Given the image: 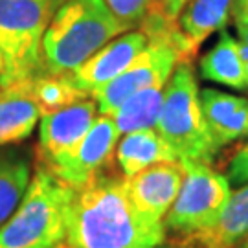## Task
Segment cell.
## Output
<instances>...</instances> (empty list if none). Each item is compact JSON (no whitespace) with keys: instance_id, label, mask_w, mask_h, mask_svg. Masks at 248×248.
Returning <instances> with one entry per match:
<instances>
[{"instance_id":"cell-5","label":"cell","mask_w":248,"mask_h":248,"mask_svg":"<svg viewBox=\"0 0 248 248\" xmlns=\"http://www.w3.org/2000/svg\"><path fill=\"white\" fill-rule=\"evenodd\" d=\"M155 129L177 151L178 158L210 164L217 155L204 124L199 87L189 62H180L166 83Z\"/></svg>"},{"instance_id":"cell-26","label":"cell","mask_w":248,"mask_h":248,"mask_svg":"<svg viewBox=\"0 0 248 248\" xmlns=\"http://www.w3.org/2000/svg\"><path fill=\"white\" fill-rule=\"evenodd\" d=\"M239 248H248V237H247V239H245V241H243V243H241Z\"/></svg>"},{"instance_id":"cell-19","label":"cell","mask_w":248,"mask_h":248,"mask_svg":"<svg viewBox=\"0 0 248 248\" xmlns=\"http://www.w3.org/2000/svg\"><path fill=\"white\" fill-rule=\"evenodd\" d=\"M162 103H164V87L143 89L125 99L110 118L114 120L120 134L149 129L156 125Z\"/></svg>"},{"instance_id":"cell-8","label":"cell","mask_w":248,"mask_h":248,"mask_svg":"<svg viewBox=\"0 0 248 248\" xmlns=\"http://www.w3.org/2000/svg\"><path fill=\"white\" fill-rule=\"evenodd\" d=\"M120 136L122 134L110 116H98L81 142L46 169L68 186H81L99 175L110 162Z\"/></svg>"},{"instance_id":"cell-3","label":"cell","mask_w":248,"mask_h":248,"mask_svg":"<svg viewBox=\"0 0 248 248\" xmlns=\"http://www.w3.org/2000/svg\"><path fill=\"white\" fill-rule=\"evenodd\" d=\"M72 186L48 171H35L15 213L0 228V248H66L64 215Z\"/></svg>"},{"instance_id":"cell-24","label":"cell","mask_w":248,"mask_h":248,"mask_svg":"<svg viewBox=\"0 0 248 248\" xmlns=\"http://www.w3.org/2000/svg\"><path fill=\"white\" fill-rule=\"evenodd\" d=\"M187 2H189V0H173V4H171V9H169V11H171V13L177 17L178 13H180V9L184 8Z\"/></svg>"},{"instance_id":"cell-13","label":"cell","mask_w":248,"mask_h":248,"mask_svg":"<svg viewBox=\"0 0 248 248\" xmlns=\"http://www.w3.org/2000/svg\"><path fill=\"white\" fill-rule=\"evenodd\" d=\"M41 120L30 79L0 87V147L26 140Z\"/></svg>"},{"instance_id":"cell-15","label":"cell","mask_w":248,"mask_h":248,"mask_svg":"<svg viewBox=\"0 0 248 248\" xmlns=\"http://www.w3.org/2000/svg\"><path fill=\"white\" fill-rule=\"evenodd\" d=\"M116 158L124 177H133L155 164L180 160L177 151L169 145L168 140L155 127L125 134V138L118 145Z\"/></svg>"},{"instance_id":"cell-21","label":"cell","mask_w":248,"mask_h":248,"mask_svg":"<svg viewBox=\"0 0 248 248\" xmlns=\"http://www.w3.org/2000/svg\"><path fill=\"white\" fill-rule=\"evenodd\" d=\"M155 2L156 0H105L108 9L112 11V15L127 30H131L134 26H140L143 22V18L147 17V13L151 11Z\"/></svg>"},{"instance_id":"cell-2","label":"cell","mask_w":248,"mask_h":248,"mask_svg":"<svg viewBox=\"0 0 248 248\" xmlns=\"http://www.w3.org/2000/svg\"><path fill=\"white\" fill-rule=\"evenodd\" d=\"M125 31L127 28L112 15L105 0H64L55 9L43 37V72L72 74Z\"/></svg>"},{"instance_id":"cell-25","label":"cell","mask_w":248,"mask_h":248,"mask_svg":"<svg viewBox=\"0 0 248 248\" xmlns=\"http://www.w3.org/2000/svg\"><path fill=\"white\" fill-rule=\"evenodd\" d=\"M2 72H4V59H2V55H0V76H2Z\"/></svg>"},{"instance_id":"cell-12","label":"cell","mask_w":248,"mask_h":248,"mask_svg":"<svg viewBox=\"0 0 248 248\" xmlns=\"http://www.w3.org/2000/svg\"><path fill=\"white\" fill-rule=\"evenodd\" d=\"M202 118L215 153L248 136V99L215 89L199 92Z\"/></svg>"},{"instance_id":"cell-11","label":"cell","mask_w":248,"mask_h":248,"mask_svg":"<svg viewBox=\"0 0 248 248\" xmlns=\"http://www.w3.org/2000/svg\"><path fill=\"white\" fill-rule=\"evenodd\" d=\"M147 43L149 39L142 30L127 31L124 35L114 37L110 43L99 48L92 57H89L81 66L72 72L70 79L79 90L90 94L92 90L116 79L147 46Z\"/></svg>"},{"instance_id":"cell-18","label":"cell","mask_w":248,"mask_h":248,"mask_svg":"<svg viewBox=\"0 0 248 248\" xmlns=\"http://www.w3.org/2000/svg\"><path fill=\"white\" fill-rule=\"evenodd\" d=\"M232 6L233 0H191L186 4L178 26L195 52L213 31L226 26Z\"/></svg>"},{"instance_id":"cell-1","label":"cell","mask_w":248,"mask_h":248,"mask_svg":"<svg viewBox=\"0 0 248 248\" xmlns=\"http://www.w3.org/2000/svg\"><path fill=\"white\" fill-rule=\"evenodd\" d=\"M64 226L66 248H147L166 239L164 222L145 219L133 206L125 177L103 173L72 187Z\"/></svg>"},{"instance_id":"cell-20","label":"cell","mask_w":248,"mask_h":248,"mask_svg":"<svg viewBox=\"0 0 248 248\" xmlns=\"http://www.w3.org/2000/svg\"><path fill=\"white\" fill-rule=\"evenodd\" d=\"M30 89L41 108V116L59 110L62 107H68L90 96L85 90H79L74 85L70 74L53 76V74L41 72L30 79Z\"/></svg>"},{"instance_id":"cell-14","label":"cell","mask_w":248,"mask_h":248,"mask_svg":"<svg viewBox=\"0 0 248 248\" xmlns=\"http://www.w3.org/2000/svg\"><path fill=\"white\" fill-rule=\"evenodd\" d=\"M248 237V182L232 191L212 226L186 235L189 248H235Z\"/></svg>"},{"instance_id":"cell-10","label":"cell","mask_w":248,"mask_h":248,"mask_svg":"<svg viewBox=\"0 0 248 248\" xmlns=\"http://www.w3.org/2000/svg\"><path fill=\"white\" fill-rule=\"evenodd\" d=\"M184 178V168L178 162H162L125 177L127 193L133 206L145 219L164 222L166 213L175 202Z\"/></svg>"},{"instance_id":"cell-16","label":"cell","mask_w":248,"mask_h":248,"mask_svg":"<svg viewBox=\"0 0 248 248\" xmlns=\"http://www.w3.org/2000/svg\"><path fill=\"white\" fill-rule=\"evenodd\" d=\"M201 76L230 89L247 90V68L239 41L222 30L215 46L201 59Z\"/></svg>"},{"instance_id":"cell-23","label":"cell","mask_w":248,"mask_h":248,"mask_svg":"<svg viewBox=\"0 0 248 248\" xmlns=\"http://www.w3.org/2000/svg\"><path fill=\"white\" fill-rule=\"evenodd\" d=\"M232 15L248 18V0H233V6H232Z\"/></svg>"},{"instance_id":"cell-27","label":"cell","mask_w":248,"mask_h":248,"mask_svg":"<svg viewBox=\"0 0 248 248\" xmlns=\"http://www.w3.org/2000/svg\"><path fill=\"white\" fill-rule=\"evenodd\" d=\"M171 4H173V0H166V6H168V9H171Z\"/></svg>"},{"instance_id":"cell-7","label":"cell","mask_w":248,"mask_h":248,"mask_svg":"<svg viewBox=\"0 0 248 248\" xmlns=\"http://www.w3.org/2000/svg\"><path fill=\"white\" fill-rule=\"evenodd\" d=\"M180 62H187V57L177 41L160 37L149 39L147 46L116 79L92 90L90 96L101 114L112 116L129 96L151 87H166Z\"/></svg>"},{"instance_id":"cell-6","label":"cell","mask_w":248,"mask_h":248,"mask_svg":"<svg viewBox=\"0 0 248 248\" xmlns=\"http://www.w3.org/2000/svg\"><path fill=\"white\" fill-rule=\"evenodd\" d=\"M184 178L175 202L164 217V226L184 235L212 226L232 195L228 178L213 171L210 164L180 158Z\"/></svg>"},{"instance_id":"cell-17","label":"cell","mask_w":248,"mask_h":248,"mask_svg":"<svg viewBox=\"0 0 248 248\" xmlns=\"http://www.w3.org/2000/svg\"><path fill=\"white\" fill-rule=\"evenodd\" d=\"M31 180V160L26 151L0 147V228L15 213Z\"/></svg>"},{"instance_id":"cell-4","label":"cell","mask_w":248,"mask_h":248,"mask_svg":"<svg viewBox=\"0 0 248 248\" xmlns=\"http://www.w3.org/2000/svg\"><path fill=\"white\" fill-rule=\"evenodd\" d=\"M61 0H0V87L43 72V37Z\"/></svg>"},{"instance_id":"cell-22","label":"cell","mask_w":248,"mask_h":248,"mask_svg":"<svg viewBox=\"0 0 248 248\" xmlns=\"http://www.w3.org/2000/svg\"><path fill=\"white\" fill-rule=\"evenodd\" d=\"M228 182L230 186H243L248 182V140L247 143L241 147L235 156L232 158L230 166H228Z\"/></svg>"},{"instance_id":"cell-28","label":"cell","mask_w":248,"mask_h":248,"mask_svg":"<svg viewBox=\"0 0 248 248\" xmlns=\"http://www.w3.org/2000/svg\"><path fill=\"white\" fill-rule=\"evenodd\" d=\"M147 248H171V247H162V245H158V247H147Z\"/></svg>"},{"instance_id":"cell-9","label":"cell","mask_w":248,"mask_h":248,"mask_svg":"<svg viewBox=\"0 0 248 248\" xmlns=\"http://www.w3.org/2000/svg\"><path fill=\"white\" fill-rule=\"evenodd\" d=\"M98 105L92 98L76 101L59 110L43 114L39 120V155L45 168L72 151L98 118Z\"/></svg>"}]
</instances>
